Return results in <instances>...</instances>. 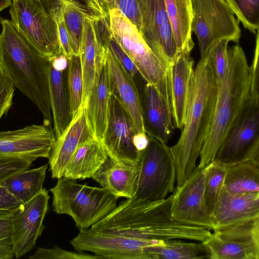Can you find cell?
Instances as JSON below:
<instances>
[{"mask_svg": "<svg viewBox=\"0 0 259 259\" xmlns=\"http://www.w3.org/2000/svg\"><path fill=\"white\" fill-rule=\"evenodd\" d=\"M172 194L150 201L135 194L121 201L93 229L143 241L182 239L203 242L211 235L210 230L174 220L170 214Z\"/></svg>", "mask_w": 259, "mask_h": 259, "instance_id": "6da1fadb", "label": "cell"}, {"mask_svg": "<svg viewBox=\"0 0 259 259\" xmlns=\"http://www.w3.org/2000/svg\"><path fill=\"white\" fill-rule=\"evenodd\" d=\"M249 65L239 45L228 47L229 67L224 80L218 84L214 111L203 144L198 167L211 162L225 138L236 123L254 88L258 85L259 41Z\"/></svg>", "mask_w": 259, "mask_h": 259, "instance_id": "7a4b0ae2", "label": "cell"}, {"mask_svg": "<svg viewBox=\"0 0 259 259\" xmlns=\"http://www.w3.org/2000/svg\"><path fill=\"white\" fill-rule=\"evenodd\" d=\"M218 84L205 58L200 59L191 75L185 120L178 142L169 147L176 168L177 187L196 168L213 117Z\"/></svg>", "mask_w": 259, "mask_h": 259, "instance_id": "3957f363", "label": "cell"}, {"mask_svg": "<svg viewBox=\"0 0 259 259\" xmlns=\"http://www.w3.org/2000/svg\"><path fill=\"white\" fill-rule=\"evenodd\" d=\"M0 65L14 87L29 98L52 128L49 95L50 60L32 49L11 20L0 17Z\"/></svg>", "mask_w": 259, "mask_h": 259, "instance_id": "277c9868", "label": "cell"}, {"mask_svg": "<svg viewBox=\"0 0 259 259\" xmlns=\"http://www.w3.org/2000/svg\"><path fill=\"white\" fill-rule=\"evenodd\" d=\"M109 31L130 57L146 83L156 90L171 113L172 102L169 68L147 44L137 26L116 8L109 11Z\"/></svg>", "mask_w": 259, "mask_h": 259, "instance_id": "5b68a950", "label": "cell"}, {"mask_svg": "<svg viewBox=\"0 0 259 259\" xmlns=\"http://www.w3.org/2000/svg\"><path fill=\"white\" fill-rule=\"evenodd\" d=\"M50 191L53 210L71 217L79 231L101 221L115 208L118 199L103 187L79 184L65 177L58 179Z\"/></svg>", "mask_w": 259, "mask_h": 259, "instance_id": "8992f818", "label": "cell"}, {"mask_svg": "<svg viewBox=\"0 0 259 259\" xmlns=\"http://www.w3.org/2000/svg\"><path fill=\"white\" fill-rule=\"evenodd\" d=\"M253 90L236 123L218 149L214 161L225 167L244 162L259 164V89Z\"/></svg>", "mask_w": 259, "mask_h": 259, "instance_id": "52a82bcc", "label": "cell"}, {"mask_svg": "<svg viewBox=\"0 0 259 259\" xmlns=\"http://www.w3.org/2000/svg\"><path fill=\"white\" fill-rule=\"evenodd\" d=\"M12 25L35 51L50 59L61 53L57 27L41 0H12Z\"/></svg>", "mask_w": 259, "mask_h": 259, "instance_id": "ba28073f", "label": "cell"}, {"mask_svg": "<svg viewBox=\"0 0 259 259\" xmlns=\"http://www.w3.org/2000/svg\"><path fill=\"white\" fill-rule=\"evenodd\" d=\"M176 168L169 147L149 137V143L142 152L135 195L156 201L163 199L175 190Z\"/></svg>", "mask_w": 259, "mask_h": 259, "instance_id": "9c48e42d", "label": "cell"}, {"mask_svg": "<svg viewBox=\"0 0 259 259\" xmlns=\"http://www.w3.org/2000/svg\"><path fill=\"white\" fill-rule=\"evenodd\" d=\"M192 31L197 38L200 59L205 57L216 41L225 39L236 44L241 35L239 21L225 0H191Z\"/></svg>", "mask_w": 259, "mask_h": 259, "instance_id": "30bf717a", "label": "cell"}, {"mask_svg": "<svg viewBox=\"0 0 259 259\" xmlns=\"http://www.w3.org/2000/svg\"><path fill=\"white\" fill-rule=\"evenodd\" d=\"M212 231L202 242L209 258L259 259V218Z\"/></svg>", "mask_w": 259, "mask_h": 259, "instance_id": "8fae6325", "label": "cell"}, {"mask_svg": "<svg viewBox=\"0 0 259 259\" xmlns=\"http://www.w3.org/2000/svg\"><path fill=\"white\" fill-rule=\"evenodd\" d=\"M210 163L197 166L172 194L170 205L172 218L181 223L213 230L214 226L206 203L205 184Z\"/></svg>", "mask_w": 259, "mask_h": 259, "instance_id": "7c38bea8", "label": "cell"}, {"mask_svg": "<svg viewBox=\"0 0 259 259\" xmlns=\"http://www.w3.org/2000/svg\"><path fill=\"white\" fill-rule=\"evenodd\" d=\"M136 131L127 110L111 94L107 122L101 143L108 156L122 163L139 166L142 152L134 145Z\"/></svg>", "mask_w": 259, "mask_h": 259, "instance_id": "4fadbf2b", "label": "cell"}, {"mask_svg": "<svg viewBox=\"0 0 259 259\" xmlns=\"http://www.w3.org/2000/svg\"><path fill=\"white\" fill-rule=\"evenodd\" d=\"M140 14L139 31L157 57L169 68L177 55L164 0H137Z\"/></svg>", "mask_w": 259, "mask_h": 259, "instance_id": "5bb4252c", "label": "cell"}, {"mask_svg": "<svg viewBox=\"0 0 259 259\" xmlns=\"http://www.w3.org/2000/svg\"><path fill=\"white\" fill-rule=\"evenodd\" d=\"M160 241H143L97 231H79L70 241L77 251H89L104 258L151 259L147 246Z\"/></svg>", "mask_w": 259, "mask_h": 259, "instance_id": "9a60e30c", "label": "cell"}, {"mask_svg": "<svg viewBox=\"0 0 259 259\" xmlns=\"http://www.w3.org/2000/svg\"><path fill=\"white\" fill-rule=\"evenodd\" d=\"M50 198L48 191L43 188L35 196L13 211L11 241L16 258L29 252L40 236L45 228L43 222L48 210Z\"/></svg>", "mask_w": 259, "mask_h": 259, "instance_id": "2e32d148", "label": "cell"}, {"mask_svg": "<svg viewBox=\"0 0 259 259\" xmlns=\"http://www.w3.org/2000/svg\"><path fill=\"white\" fill-rule=\"evenodd\" d=\"M55 141L53 129L44 124L1 131L0 155L49 158Z\"/></svg>", "mask_w": 259, "mask_h": 259, "instance_id": "e0dca14e", "label": "cell"}, {"mask_svg": "<svg viewBox=\"0 0 259 259\" xmlns=\"http://www.w3.org/2000/svg\"><path fill=\"white\" fill-rule=\"evenodd\" d=\"M106 42H99L96 71L93 88L86 106V115L90 133L102 142L105 133L111 95L105 55Z\"/></svg>", "mask_w": 259, "mask_h": 259, "instance_id": "ac0fdd59", "label": "cell"}, {"mask_svg": "<svg viewBox=\"0 0 259 259\" xmlns=\"http://www.w3.org/2000/svg\"><path fill=\"white\" fill-rule=\"evenodd\" d=\"M105 55L111 94L117 98L127 110L136 132H145L141 97L134 77L126 71L113 55L107 41L105 46Z\"/></svg>", "mask_w": 259, "mask_h": 259, "instance_id": "d6986e66", "label": "cell"}, {"mask_svg": "<svg viewBox=\"0 0 259 259\" xmlns=\"http://www.w3.org/2000/svg\"><path fill=\"white\" fill-rule=\"evenodd\" d=\"M87 104H81L62 134L56 139L49 159L52 178L64 176L66 166L79 145L90 137L86 115Z\"/></svg>", "mask_w": 259, "mask_h": 259, "instance_id": "ffe728a7", "label": "cell"}, {"mask_svg": "<svg viewBox=\"0 0 259 259\" xmlns=\"http://www.w3.org/2000/svg\"><path fill=\"white\" fill-rule=\"evenodd\" d=\"M210 215L214 229L259 218V192L234 194L224 186Z\"/></svg>", "mask_w": 259, "mask_h": 259, "instance_id": "44dd1931", "label": "cell"}, {"mask_svg": "<svg viewBox=\"0 0 259 259\" xmlns=\"http://www.w3.org/2000/svg\"><path fill=\"white\" fill-rule=\"evenodd\" d=\"M141 102L146 133L149 137L166 144L175 127L171 112L150 83H146L144 87Z\"/></svg>", "mask_w": 259, "mask_h": 259, "instance_id": "7402d4cb", "label": "cell"}, {"mask_svg": "<svg viewBox=\"0 0 259 259\" xmlns=\"http://www.w3.org/2000/svg\"><path fill=\"white\" fill-rule=\"evenodd\" d=\"M194 62L191 52L178 53L169 66L172 118L175 127L182 131L185 120L190 80Z\"/></svg>", "mask_w": 259, "mask_h": 259, "instance_id": "603a6c76", "label": "cell"}, {"mask_svg": "<svg viewBox=\"0 0 259 259\" xmlns=\"http://www.w3.org/2000/svg\"><path fill=\"white\" fill-rule=\"evenodd\" d=\"M139 166L118 162L109 156L92 178L118 198L136 193Z\"/></svg>", "mask_w": 259, "mask_h": 259, "instance_id": "cb8c5ba5", "label": "cell"}, {"mask_svg": "<svg viewBox=\"0 0 259 259\" xmlns=\"http://www.w3.org/2000/svg\"><path fill=\"white\" fill-rule=\"evenodd\" d=\"M108 157L102 144L91 136L77 147L66 166L63 177L75 180L91 178Z\"/></svg>", "mask_w": 259, "mask_h": 259, "instance_id": "d4e9b609", "label": "cell"}, {"mask_svg": "<svg viewBox=\"0 0 259 259\" xmlns=\"http://www.w3.org/2000/svg\"><path fill=\"white\" fill-rule=\"evenodd\" d=\"M98 21L84 17L79 57L81 65L83 88L81 104H87L96 71V59L99 41Z\"/></svg>", "mask_w": 259, "mask_h": 259, "instance_id": "484cf974", "label": "cell"}, {"mask_svg": "<svg viewBox=\"0 0 259 259\" xmlns=\"http://www.w3.org/2000/svg\"><path fill=\"white\" fill-rule=\"evenodd\" d=\"M67 70H60L50 62L49 95L56 139L69 124L72 117L67 84Z\"/></svg>", "mask_w": 259, "mask_h": 259, "instance_id": "4316f807", "label": "cell"}, {"mask_svg": "<svg viewBox=\"0 0 259 259\" xmlns=\"http://www.w3.org/2000/svg\"><path fill=\"white\" fill-rule=\"evenodd\" d=\"M166 11L175 39L177 54L191 52L193 11L191 0H164Z\"/></svg>", "mask_w": 259, "mask_h": 259, "instance_id": "83f0119b", "label": "cell"}, {"mask_svg": "<svg viewBox=\"0 0 259 259\" xmlns=\"http://www.w3.org/2000/svg\"><path fill=\"white\" fill-rule=\"evenodd\" d=\"M48 165L16 173L0 181L22 203L31 199L43 189Z\"/></svg>", "mask_w": 259, "mask_h": 259, "instance_id": "f1b7e54d", "label": "cell"}, {"mask_svg": "<svg viewBox=\"0 0 259 259\" xmlns=\"http://www.w3.org/2000/svg\"><path fill=\"white\" fill-rule=\"evenodd\" d=\"M146 249L151 259L209 258L202 242H187L178 239H169L149 245Z\"/></svg>", "mask_w": 259, "mask_h": 259, "instance_id": "f546056e", "label": "cell"}, {"mask_svg": "<svg viewBox=\"0 0 259 259\" xmlns=\"http://www.w3.org/2000/svg\"><path fill=\"white\" fill-rule=\"evenodd\" d=\"M224 188L234 194L259 192V164L244 162L226 167Z\"/></svg>", "mask_w": 259, "mask_h": 259, "instance_id": "4dcf8cb0", "label": "cell"}, {"mask_svg": "<svg viewBox=\"0 0 259 259\" xmlns=\"http://www.w3.org/2000/svg\"><path fill=\"white\" fill-rule=\"evenodd\" d=\"M62 6L72 50L74 55H78L83 18L93 17L86 6L81 2H68Z\"/></svg>", "mask_w": 259, "mask_h": 259, "instance_id": "1f68e13d", "label": "cell"}, {"mask_svg": "<svg viewBox=\"0 0 259 259\" xmlns=\"http://www.w3.org/2000/svg\"><path fill=\"white\" fill-rule=\"evenodd\" d=\"M67 84L70 109L72 115L77 112L82 104L83 80L79 55L68 59Z\"/></svg>", "mask_w": 259, "mask_h": 259, "instance_id": "d6a6232c", "label": "cell"}, {"mask_svg": "<svg viewBox=\"0 0 259 259\" xmlns=\"http://www.w3.org/2000/svg\"><path fill=\"white\" fill-rule=\"evenodd\" d=\"M245 28L256 34L259 28V0H225Z\"/></svg>", "mask_w": 259, "mask_h": 259, "instance_id": "836d02e7", "label": "cell"}, {"mask_svg": "<svg viewBox=\"0 0 259 259\" xmlns=\"http://www.w3.org/2000/svg\"><path fill=\"white\" fill-rule=\"evenodd\" d=\"M229 42L225 39L216 41L209 48L205 57L217 84L224 80L228 70Z\"/></svg>", "mask_w": 259, "mask_h": 259, "instance_id": "e575fe53", "label": "cell"}, {"mask_svg": "<svg viewBox=\"0 0 259 259\" xmlns=\"http://www.w3.org/2000/svg\"><path fill=\"white\" fill-rule=\"evenodd\" d=\"M225 175L226 167L214 161L210 163L205 179V198L210 214L224 188Z\"/></svg>", "mask_w": 259, "mask_h": 259, "instance_id": "d590c367", "label": "cell"}, {"mask_svg": "<svg viewBox=\"0 0 259 259\" xmlns=\"http://www.w3.org/2000/svg\"><path fill=\"white\" fill-rule=\"evenodd\" d=\"M45 9L56 24L60 53L69 59L74 54L64 19L63 6L53 5L49 6Z\"/></svg>", "mask_w": 259, "mask_h": 259, "instance_id": "8d00e7d4", "label": "cell"}, {"mask_svg": "<svg viewBox=\"0 0 259 259\" xmlns=\"http://www.w3.org/2000/svg\"><path fill=\"white\" fill-rule=\"evenodd\" d=\"M30 259H101V256L91 255L83 251H72L63 249L58 246L51 248L38 247Z\"/></svg>", "mask_w": 259, "mask_h": 259, "instance_id": "74e56055", "label": "cell"}, {"mask_svg": "<svg viewBox=\"0 0 259 259\" xmlns=\"http://www.w3.org/2000/svg\"><path fill=\"white\" fill-rule=\"evenodd\" d=\"M13 212L0 210V259L14 256L11 241Z\"/></svg>", "mask_w": 259, "mask_h": 259, "instance_id": "f35d334b", "label": "cell"}, {"mask_svg": "<svg viewBox=\"0 0 259 259\" xmlns=\"http://www.w3.org/2000/svg\"><path fill=\"white\" fill-rule=\"evenodd\" d=\"M35 160L29 157L0 155V181L29 169Z\"/></svg>", "mask_w": 259, "mask_h": 259, "instance_id": "ab89813d", "label": "cell"}, {"mask_svg": "<svg viewBox=\"0 0 259 259\" xmlns=\"http://www.w3.org/2000/svg\"><path fill=\"white\" fill-rule=\"evenodd\" d=\"M107 31L108 34H106V38L108 46L110 50L126 71L135 78L137 74H139L136 66L130 57L109 31L108 28Z\"/></svg>", "mask_w": 259, "mask_h": 259, "instance_id": "60d3db41", "label": "cell"}, {"mask_svg": "<svg viewBox=\"0 0 259 259\" xmlns=\"http://www.w3.org/2000/svg\"><path fill=\"white\" fill-rule=\"evenodd\" d=\"M14 91L15 87L0 65V119L11 107Z\"/></svg>", "mask_w": 259, "mask_h": 259, "instance_id": "b9f144b4", "label": "cell"}, {"mask_svg": "<svg viewBox=\"0 0 259 259\" xmlns=\"http://www.w3.org/2000/svg\"><path fill=\"white\" fill-rule=\"evenodd\" d=\"M115 8L117 9L140 30L141 19L137 0H115Z\"/></svg>", "mask_w": 259, "mask_h": 259, "instance_id": "7bdbcfd3", "label": "cell"}, {"mask_svg": "<svg viewBox=\"0 0 259 259\" xmlns=\"http://www.w3.org/2000/svg\"><path fill=\"white\" fill-rule=\"evenodd\" d=\"M86 6L96 20L105 21L112 9L108 0H80Z\"/></svg>", "mask_w": 259, "mask_h": 259, "instance_id": "ee69618b", "label": "cell"}, {"mask_svg": "<svg viewBox=\"0 0 259 259\" xmlns=\"http://www.w3.org/2000/svg\"><path fill=\"white\" fill-rule=\"evenodd\" d=\"M21 204L6 188L0 186V210L13 212Z\"/></svg>", "mask_w": 259, "mask_h": 259, "instance_id": "f6af8a7d", "label": "cell"}, {"mask_svg": "<svg viewBox=\"0 0 259 259\" xmlns=\"http://www.w3.org/2000/svg\"><path fill=\"white\" fill-rule=\"evenodd\" d=\"M134 145L136 149L143 152L149 143V137L145 132H136L133 137Z\"/></svg>", "mask_w": 259, "mask_h": 259, "instance_id": "bcb514c9", "label": "cell"}, {"mask_svg": "<svg viewBox=\"0 0 259 259\" xmlns=\"http://www.w3.org/2000/svg\"><path fill=\"white\" fill-rule=\"evenodd\" d=\"M12 0H0V12L11 6Z\"/></svg>", "mask_w": 259, "mask_h": 259, "instance_id": "7dc6e473", "label": "cell"}]
</instances>
